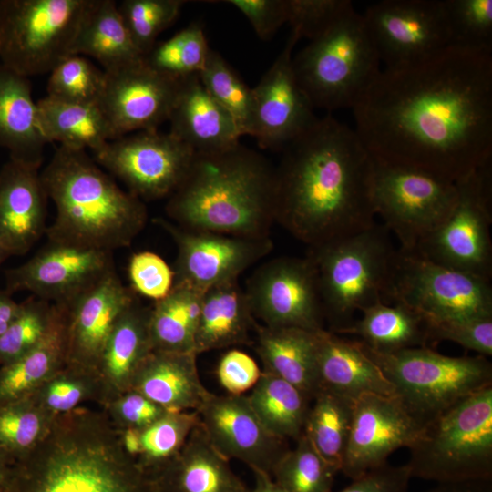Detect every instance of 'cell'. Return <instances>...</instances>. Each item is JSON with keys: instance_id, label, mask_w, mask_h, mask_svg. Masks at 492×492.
Returning a JSON list of instances; mask_svg holds the SVG:
<instances>
[{"instance_id": "obj_1", "label": "cell", "mask_w": 492, "mask_h": 492, "mask_svg": "<svg viewBox=\"0 0 492 492\" xmlns=\"http://www.w3.org/2000/svg\"><path fill=\"white\" fill-rule=\"evenodd\" d=\"M352 109L375 159L456 183L492 159V52L447 46L384 67Z\"/></svg>"}, {"instance_id": "obj_2", "label": "cell", "mask_w": 492, "mask_h": 492, "mask_svg": "<svg viewBox=\"0 0 492 492\" xmlns=\"http://www.w3.org/2000/svg\"><path fill=\"white\" fill-rule=\"evenodd\" d=\"M281 152L275 222L308 249L375 223L374 158L354 128L331 115L317 118Z\"/></svg>"}, {"instance_id": "obj_3", "label": "cell", "mask_w": 492, "mask_h": 492, "mask_svg": "<svg viewBox=\"0 0 492 492\" xmlns=\"http://www.w3.org/2000/svg\"><path fill=\"white\" fill-rule=\"evenodd\" d=\"M4 491L156 492L107 413L80 406L56 415L46 436L11 465Z\"/></svg>"}, {"instance_id": "obj_4", "label": "cell", "mask_w": 492, "mask_h": 492, "mask_svg": "<svg viewBox=\"0 0 492 492\" xmlns=\"http://www.w3.org/2000/svg\"><path fill=\"white\" fill-rule=\"evenodd\" d=\"M275 207V167L241 144L195 153L166 213L173 223L193 231L270 237Z\"/></svg>"}, {"instance_id": "obj_5", "label": "cell", "mask_w": 492, "mask_h": 492, "mask_svg": "<svg viewBox=\"0 0 492 492\" xmlns=\"http://www.w3.org/2000/svg\"><path fill=\"white\" fill-rule=\"evenodd\" d=\"M40 176L56 211L48 241L113 252L128 247L147 223L144 201L122 190L85 150L58 146Z\"/></svg>"}, {"instance_id": "obj_6", "label": "cell", "mask_w": 492, "mask_h": 492, "mask_svg": "<svg viewBox=\"0 0 492 492\" xmlns=\"http://www.w3.org/2000/svg\"><path fill=\"white\" fill-rule=\"evenodd\" d=\"M397 253L390 231L376 222L354 235L308 249L328 331L338 333L355 320V313L388 303Z\"/></svg>"}, {"instance_id": "obj_7", "label": "cell", "mask_w": 492, "mask_h": 492, "mask_svg": "<svg viewBox=\"0 0 492 492\" xmlns=\"http://www.w3.org/2000/svg\"><path fill=\"white\" fill-rule=\"evenodd\" d=\"M380 59L363 15H343L292 56L296 79L313 108H353Z\"/></svg>"}, {"instance_id": "obj_8", "label": "cell", "mask_w": 492, "mask_h": 492, "mask_svg": "<svg viewBox=\"0 0 492 492\" xmlns=\"http://www.w3.org/2000/svg\"><path fill=\"white\" fill-rule=\"evenodd\" d=\"M409 450L412 477L438 484L492 479V386L427 423Z\"/></svg>"}, {"instance_id": "obj_9", "label": "cell", "mask_w": 492, "mask_h": 492, "mask_svg": "<svg viewBox=\"0 0 492 492\" xmlns=\"http://www.w3.org/2000/svg\"><path fill=\"white\" fill-rule=\"evenodd\" d=\"M357 341L424 425L466 397L492 386V364L485 356L452 357L429 347L381 353Z\"/></svg>"}, {"instance_id": "obj_10", "label": "cell", "mask_w": 492, "mask_h": 492, "mask_svg": "<svg viewBox=\"0 0 492 492\" xmlns=\"http://www.w3.org/2000/svg\"><path fill=\"white\" fill-rule=\"evenodd\" d=\"M92 0H0V60L29 78L50 73L72 48Z\"/></svg>"}, {"instance_id": "obj_11", "label": "cell", "mask_w": 492, "mask_h": 492, "mask_svg": "<svg viewBox=\"0 0 492 492\" xmlns=\"http://www.w3.org/2000/svg\"><path fill=\"white\" fill-rule=\"evenodd\" d=\"M456 184L457 199L452 211L410 253L491 281L492 159Z\"/></svg>"}, {"instance_id": "obj_12", "label": "cell", "mask_w": 492, "mask_h": 492, "mask_svg": "<svg viewBox=\"0 0 492 492\" xmlns=\"http://www.w3.org/2000/svg\"><path fill=\"white\" fill-rule=\"evenodd\" d=\"M372 199L375 215L395 235L400 250L410 252L448 217L457 188L425 171L374 158Z\"/></svg>"}, {"instance_id": "obj_13", "label": "cell", "mask_w": 492, "mask_h": 492, "mask_svg": "<svg viewBox=\"0 0 492 492\" xmlns=\"http://www.w3.org/2000/svg\"><path fill=\"white\" fill-rule=\"evenodd\" d=\"M395 302L430 321L492 314L491 281L398 249L388 292Z\"/></svg>"}, {"instance_id": "obj_14", "label": "cell", "mask_w": 492, "mask_h": 492, "mask_svg": "<svg viewBox=\"0 0 492 492\" xmlns=\"http://www.w3.org/2000/svg\"><path fill=\"white\" fill-rule=\"evenodd\" d=\"M95 161L140 200L169 197L186 177L195 152L171 133L138 131L109 140Z\"/></svg>"}, {"instance_id": "obj_15", "label": "cell", "mask_w": 492, "mask_h": 492, "mask_svg": "<svg viewBox=\"0 0 492 492\" xmlns=\"http://www.w3.org/2000/svg\"><path fill=\"white\" fill-rule=\"evenodd\" d=\"M253 316L264 326L324 329L317 277L307 257L282 256L261 263L244 288Z\"/></svg>"}, {"instance_id": "obj_16", "label": "cell", "mask_w": 492, "mask_h": 492, "mask_svg": "<svg viewBox=\"0 0 492 492\" xmlns=\"http://www.w3.org/2000/svg\"><path fill=\"white\" fill-rule=\"evenodd\" d=\"M363 17L385 67L411 64L449 46L444 0H384L369 5Z\"/></svg>"}, {"instance_id": "obj_17", "label": "cell", "mask_w": 492, "mask_h": 492, "mask_svg": "<svg viewBox=\"0 0 492 492\" xmlns=\"http://www.w3.org/2000/svg\"><path fill=\"white\" fill-rule=\"evenodd\" d=\"M154 222L169 234L177 247L172 268L174 284L184 283L201 292L238 279L273 249L270 237L250 238L188 230L162 218L155 219Z\"/></svg>"}, {"instance_id": "obj_18", "label": "cell", "mask_w": 492, "mask_h": 492, "mask_svg": "<svg viewBox=\"0 0 492 492\" xmlns=\"http://www.w3.org/2000/svg\"><path fill=\"white\" fill-rule=\"evenodd\" d=\"M114 271L112 251L48 241L28 261L5 272V289L64 304Z\"/></svg>"}, {"instance_id": "obj_19", "label": "cell", "mask_w": 492, "mask_h": 492, "mask_svg": "<svg viewBox=\"0 0 492 492\" xmlns=\"http://www.w3.org/2000/svg\"><path fill=\"white\" fill-rule=\"evenodd\" d=\"M301 39L292 30L283 50L252 89L249 136L262 149L282 151L317 118L300 87L292 66V51Z\"/></svg>"}, {"instance_id": "obj_20", "label": "cell", "mask_w": 492, "mask_h": 492, "mask_svg": "<svg viewBox=\"0 0 492 492\" xmlns=\"http://www.w3.org/2000/svg\"><path fill=\"white\" fill-rule=\"evenodd\" d=\"M424 427L396 395H362L354 400L341 471L353 480L386 465L395 450L411 447Z\"/></svg>"}, {"instance_id": "obj_21", "label": "cell", "mask_w": 492, "mask_h": 492, "mask_svg": "<svg viewBox=\"0 0 492 492\" xmlns=\"http://www.w3.org/2000/svg\"><path fill=\"white\" fill-rule=\"evenodd\" d=\"M196 412L213 446L228 460H240L252 471L272 476L274 466L288 450L285 439L264 427L247 395L211 394Z\"/></svg>"}, {"instance_id": "obj_22", "label": "cell", "mask_w": 492, "mask_h": 492, "mask_svg": "<svg viewBox=\"0 0 492 492\" xmlns=\"http://www.w3.org/2000/svg\"><path fill=\"white\" fill-rule=\"evenodd\" d=\"M136 300L114 271L70 302L56 304L64 315L66 365L97 374L116 322Z\"/></svg>"}, {"instance_id": "obj_23", "label": "cell", "mask_w": 492, "mask_h": 492, "mask_svg": "<svg viewBox=\"0 0 492 492\" xmlns=\"http://www.w3.org/2000/svg\"><path fill=\"white\" fill-rule=\"evenodd\" d=\"M179 84L151 70L144 62L106 72L98 106L116 138L134 131L158 129L168 121Z\"/></svg>"}, {"instance_id": "obj_24", "label": "cell", "mask_w": 492, "mask_h": 492, "mask_svg": "<svg viewBox=\"0 0 492 492\" xmlns=\"http://www.w3.org/2000/svg\"><path fill=\"white\" fill-rule=\"evenodd\" d=\"M40 168L9 159L0 169V249L9 257L29 251L46 231Z\"/></svg>"}, {"instance_id": "obj_25", "label": "cell", "mask_w": 492, "mask_h": 492, "mask_svg": "<svg viewBox=\"0 0 492 492\" xmlns=\"http://www.w3.org/2000/svg\"><path fill=\"white\" fill-rule=\"evenodd\" d=\"M169 133L195 153H212L240 144L241 134L230 114L205 90L199 76L179 80L169 113Z\"/></svg>"}, {"instance_id": "obj_26", "label": "cell", "mask_w": 492, "mask_h": 492, "mask_svg": "<svg viewBox=\"0 0 492 492\" xmlns=\"http://www.w3.org/2000/svg\"><path fill=\"white\" fill-rule=\"evenodd\" d=\"M320 389L356 400L368 394L395 395L392 384L362 350L358 341L326 329L314 333Z\"/></svg>"}, {"instance_id": "obj_27", "label": "cell", "mask_w": 492, "mask_h": 492, "mask_svg": "<svg viewBox=\"0 0 492 492\" xmlns=\"http://www.w3.org/2000/svg\"><path fill=\"white\" fill-rule=\"evenodd\" d=\"M150 310L137 299L119 316L107 340L97 367L102 407L131 389L138 368L153 351Z\"/></svg>"}, {"instance_id": "obj_28", "label": "cell", "mask_w": 492, "mask_h": 492, "mask_svg": "<svg viewBox=\"0 0 492 492\" xmlns=\"http://www.w3.org/2000/svg\"><path fill=\"white\" fill-rule=\"evenodd\" d=\"M150 478L156 492H249L200 424L179 453Z\"/></svg>"}, {"instance_id": "obj_29", "label": "cell", "mask_w": 492, "mask_h": 492, "mask_svg": "<svg viewBox=\"0 0 492 492\" xmlns=\"http://www.w3.org/2000/svg\"><path fill=\"white\" fill-rule=\"evenodd\" d=\"M131 389L176 412L198 411L212 394L200 379L195 353L152 351L138 368Z\"/></svg>"}, {"instance_id": "obj_30", "label": "cell", "mask_w": 492, "mask_h": 492, "mask_svg": "<svg viewBox=\"0 0 492 492\" xmlns=\"http://www.w3.org/2000/svg\"><path fill=\"white\" fill-rule=\"evenodd\" d=\"M46 144L29 78L0 64V147L10 159L40 168Z\"/></svg>"}, {"instance_id": "obj_31", "label": "cell", "mask_w": 492, "mask_h": 492, "mask_svg": "<svg viewBox=\"0 0 492 492\" xmlns=\"http://www.w3.org/2000/svg\"><path fill=\"white\" fill-rule=\"evenodd\" d=\"M258 324L238 279L212 286L202 295L195 353L251 344Z\"/></svg>"}, {"instance_id": "obj_32", "label": "cell", "mask_w": 492, "mask_h": 492, "mask_svg": "<svg viewBox=\"0 0 492 492\" xmlns=\"http://www.w3.org/2000/svg\"><path fill=\"white\" fill-rule=\"evenodd\" d=\"M72 55L96 59L105 72L140 64L144 56L113 0L91 1L75 38Z\"/></svg>"}, {"instance_id": "obj_33", "label": "cell", "mask_w": 492, "mask_h": 492, "mask_svg": "<svg viewBox=\"0 0 492 492\" xmlns=\"http://www.w3.org/2000/svg\"><path fill=\"white\" fill-rule=\"evenodd\" d=\"M314 333L260 324L255 333V348L264 371L289 382L311 400L320 390Z\"/></svg>"}, {"instance_id": "obj_34", "label": "cell", "mask_w": 492, "mask_h": 492, "mask_svg": "<svg viewBox=\"0 0 492 492\" xmlns=\"http://www.w3.org/2000/svg\"><path fill=\"white\" fill-rule=\"evenodd\" d=\"M39 123L46 143L93 153L115 133L97 104H78L48 96L36 101Z\"/></svg>"}, {"instance_id": "obj_35", "label": "cell", "mask_w": 492, "mask_h": 492, "mask_svg": "<svg viewBox=\"0 0 492 492\" xmlns=\"http://www.w3.org/2000/svg\"><path fill=\"white\" fill-rule=\"evenodd\" d=\"M336 334H354L373 350L395 353L431 343L426 319L402 303L379 302Z\"/></svg>"}, {"instance_id": "obj_36", "label": "cell", "mask_w": 492, "mask_h": 492, "mask_svg": "<svg viewBox=\"0 0 492 492\" xmlns=\"http://www.w3.org/2000/svg\"><path fill=\"white\" fill-rule=\"evenodd\" d=\"M59 315L48 333L17 360L0 366V406L31 395L66 365L64 315Z\"/></svg>"}, {"instance_id": "obj_37", "label": "cell", "mask_w": 492, "mask_h": 492, "mask_svg": "<svg viewBox=\"0 0 492 492\" xmlns=\"http://www.w3.org/2000/svg\"><path fill=\"white\" fill-rule=\"evenodd\" d=\"M203 292L175 283L164 298L155 302L149 317L153 351L195 353Z\"/></svg>"}, {"instance_id": "obj_38", "label": "cell", "mask_w": 492, "mask_h": 492, "mask_svg": "<svg viewBox=\"0 0 492 492\" xmlns=\"http://www.w3.org/2000/svg\"><path fill=\"white\" fill-rule=\"evenodd\" d=\"M247 397L272 435L296 440L302 434L311 399L289 382L263 370Z\"/></svg>"}, {"instance_id": "obj_39", "label": "cell", "mask_w": 492, "mask_h": 492, "mask_svg": "<svg viewBox=\"0 0 492 492\" xmlns=\"http://www.w3.org/2000/svg\"><path fill=\"white\" fill-rule=\"evenodd\" d=\"M312 400L302 433L337 474L349 441L354 401L324 389H320Z\"/></svg>"}, {"instance_id": "obj_40", "label": "cell", "mask_w": 492, "mask_h": 492, "mask_svg": "<svg viewBox=\"0 0 492 492\" xmlns=\"http://www.w3.org/2000/svg\"><path fill=\"white\" fill-rule=\"evenodd\" d=\"M203 26L192 22L167 40L157 42L143 56L151 70L174 80L199 76L210 50Z\"/></svg>"}, {"instance_id": "obj_41", "label": "cell", "mask_w": 492, "mask_h": 492, "mask_svg": "<svg viewBox=\"0 0 492 492\" xmlns=\"http://www.w3.org/2000/svg\"><path fill=\"white\" fill-rule=\"evenodd\" d=\"M199 424L196 411H168L141 429L142 447L137 463L151 477L179 453Z\"/></svg>"}, {"instance_id": "obj_42", "label": "cell", "mask_w": 492, "mask_h": 492, "mask_svg": "<svg viewBox=\"0 0 492 492\" xmlns=\"http://www.w3.org/2000/svg\"><path fill=\"white\" fill-rule=\"evenodd\" d=\"M55 417L30 396L0 406V450L14 463L46 436Z\"/></svg>"}, {"instance_id": "obj_43", "label": "cell", "mask_w": 492, "mask_h": 492, "mask_svg": "<svg viewBox=\"0 0 492 492\" xmlns=\"http://www.w3.org/2000/svg\"><path fill=\"white\" fill-rule=\"evenodd\" d=\"M199 78L207 93L233 118L241 136L249 135L252 115V89L219 52L210 50Z\"/></svg>"}, {"instance_id": "obj_44", "label": "cell", "mask_w": 492, "mask_h": 492, "mask_svg": "<svg viewBox=\"0 0 492 492\" xmlns=\"http://www.w3.org/2000/svg\"><path fill=\"white\" fill-rule=\"evenodd\" d=\"M293 449H288L272 469L275 481L286 492H332L336 473L302 433Z\"/></svg>"}, {"instance_id": "obj_45", "label": "cell", "mask_w": 492, "mask_h": 492, "mask_svg": "<svg viewBox=\"0 0 492 492\" xmlns=\"http://www.w3.org/2000/svg\"><path fill=\"white\" fill-rule=\"evenodd\" d=\"M58 315L59 307L47 301L33 296L20 302L18 314L0 336V366L33 349L48 333Z\"/></svg>"}, {"instance_id": "obj_46", "label": "cell", "mask_w": 492, "mask_h": 492, "mask_svg": "<svg viewBox=\"0 0 492 492\" xmlns=\"http://www.w3.org/2000/svg\"><path fill=\"white\" fill-rule=\"evenodd\" d=\"M28 396L56 416L79 407L87 401L100 404L101 388L96 373L65 365Z\"/></svg>"}, {"instance_id": "obj_47", "label": "cell", "mask_w": 492, "mask_h": 492, "mask_svg": "<svg viewBox=\"0 0 492 492\" xmlns=\"http://www.w3.org/2000/svg\"><path fill=\"white\" fill-rule=\"evenodd\" d=\"M49 74L46 96L71 103L99 104L106 85V72L86 56L71 55Z\"/></svg>"}, {"instance_id": "obj_48", "label": "cell", "mask_w": 492, "mask_h": 492, "mask_svg": "<svg viewBox=\"0 0 492 492\" xmlns=\"http://www.w3.org/2000/svg\"><path fill=\"white\" fill-rule=\"evenodd\" d=\"M449 46L492 52V0H444Z\"/></svg>"}, {"instance_id": "obj_49", "label": "cell", "mask_w": 492, "mask_h": 492, "mask_svg": "<svg viewBox=\"0 0 492 492\" xmlns=\"http://www.w3.org/2000/svg\"><path fill=\"white\" fill-rule=\"evenodd\" d=\"M185 1L124 0L118 5L127 28L138 49L148 53L159 35L179 16Z\"/></svg>"}, {"instance_id": "obj_50", "label": "cell", "mask_w": 492, "mask_h": 492, "mask_svg": "<svg viewBox=\"0 0 492 492\" xmlns=\"http://www.w3.org/2000/svg\"><path fill=\"white\" fill-rule=\"evenodd\" d=\"M426 321L431 343L450 341L479 355H492V314Z\"/></svg>"}, {"instance_id": "obj_51", "label": "cell", "mask_w": 492, "mask_h": 492, "mask_svg": "<svg viewBox=\"0 0 492 492\" xmlns=\"http://www.w3.org/2000/svg\"><path fill=\"white\" fill-rule=\"evenodd\" d=\"M288 24L301 38H314L354 9L349 0H287Z\"/></svg>"}, {"instance_id": "obj_52", "label": "cell", "mask_w": 492, "mask_h": 492, "mask_svg": "<svg viewBox=\"0 0 492 492\" xmlns=\"http://www.w3.org/2000/svg\"><path fill=\"white\" fill-rule=\"evenodd\" d=\"M128 276L135 292L155 302L171 291L175 277L173 269L152 251L132 255L128 263Z\"/></svg>"}, {"instance_id": "obj_53", "label": "cell", "mask_w": 492, "mask_h": 492, "mask_svg": "<svg viewBox=\"0 0 492 492\" xmlns=\"http://www.w3.org/2000/svg\"><path fill=\"white\" fill-rule=\"evenodd\" d=\"M102 409L118 431L143 429L168 412L135 390L118 395Z\"/></svg>"}, {"instance_id": "obj_54", "label": "cell", "mask_w": 492, "mask_h": 492, "mask_svg": "<svg viewBox=\"0 0 492 492\" xmlns=\"http://www.w3.org/2000/svg\"><path fill=\"white\" fill-rule=\"evenodd\" d=\"M216 374L221 386L232 395H242L259 381L261 371L248 354L232 349L220 359Z\"/></svg>"}, {"instance_id": "obj_55", "label": "cell", "mask_w": 492, "mask_h": 492, "mask_svg": "<svg viewBox=\"0 0 492 492\" xmlns=\"http://www.w3.org/2000/svg\"><path fill=\"white\" fill-rule=\"evenodd\" d=\"M250 22L256 35L271 39L288 22L287 0H227Z\"/></svg>"}, {"instance_id": "obj_56", "label": "cell", "mask_w": 492, "mask_h": 492, "mask_svg": "<svg viewBox=\"0 0 492 492\" xmlns=\"http://www.w3.org/2000/svg\"><path fill=\"white\" fill-rule=\"evenodd\" d=\"M412 478L409 467L384 465L353 479L339 492H407Z\"/></svg>"}, {"instance_id": "obj_57", "label": "cell", "mask_w": 492, "mask_h": 492, "mask_svg": "<svg viewBox=\"0 0 492 492\" xmlns=\"http://www.w3.org/2000/svg\"><path fill=\"white\" fill-rule=\"evenodd\" d=\"M492 479L439 483L425 492H492Z\"/></svg>"}, {"instance_id": "obj_58", "label": "cell", "mask_w": 492, "mask_h": 492, "mask_svg": "<svg viewBox=\"0 0 492 492\" xmlns=\"http://www.w3.org/2000/svg\"><path fill=\"white\" fill-rule=\"evenodd\" d=\"M20 310V302H15L6 289L0 290V336L15 320Z\"/></svg>"}, {"instance_id": "obj_59", "label": "cell", "mask_w": 492, "mask_h": 492, "mask_svg": "<svg viewBox=\"0 0 492 492\" xmlns=\"http://www.w3.org/2000/svg\"><path fill=\"white\" fill-rule=\"evenodd\" d=\"M118 432L124 449L136 459L141 453V429L127 428Z\"/></svg>"}, {"instance_id": "obj_60", "label": "cell", "mask_w": 492, "mask_h": 492, "mask_svg": "<svg viewBox=\"0 0 492 492\" xmlns=\"http://www.w3.org/2000/svg\"><path fill=\"white\" fill-rule=\"evenodd\" d=\"M256 487L252 490L253 492H286L275 480L272 478V476L261 471H253Z\"/></svg>"}, {"instance_id": "obj_61", "label": "cell", "mask_w": 492, "mask_h": 492, "mask_svg": "<svg viewBox=\"0 0 492 492\" xmlns=\"http://www.w3.org/2000/svg\"><path fill=\"white\" fill-rule=\"evenodd\" d=\"M13 462L0 450V483L4 484Z\"/></svg>"}, {"instance_id": "obj_62", "label": "cell", "mask_w": 492, "mask_h": 492, "mask_svg": "<svg viewBox=\"0 0 492 492\" xmlns=\"http://www.w3.org/2000/svg\"><path fill=\"white\" fill-rule=\"evenodd\" d=\"M9 256L0 249V264L4 262Z\"/></svg>"}, {"instance_id": "obj_63", "label": "cell", "mask_w": 492, "mask_h": 492, "mask_svg": "<svg viewBox=\"0 0 492 492\" xmlns=\"http://www.w3.org/2000/svg\"><path fill=\"white\" fill-rule=\"evenodd\" d=\"M0 492H5L4 491V484L0 483Z\"/></svg>"}, {"instance_id": "obj_64", "label": "cell", "mask_w": 492, "mask_h": 492, "mask_svg": "<svg viewBox=\"0 0 492 492\" xmlns=\"http://www.w3.org/2000/svg\"><path fill=\"white\" fill-rule=\"evenodd\" d=\"M249 492H253V491H249Z\"/></svg>"}]
</instances>
